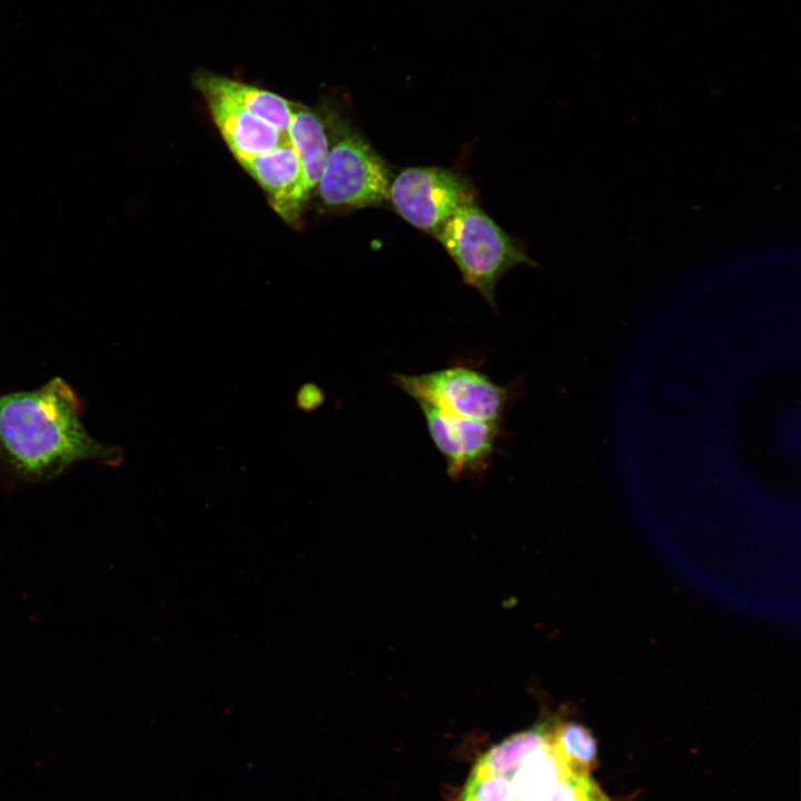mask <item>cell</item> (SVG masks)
Returning <instances> with one entry per match:
<instances>
[{"mask_svg":"<svg viewBox=\"0 0 801 801\" xmlns=\"http://www.w3.org/2000/svg\"><path fill=\"white\" fill-rule=\"evenodd\" d=\"M73 388L52 377L31 390L0 394V461L23 482L50 481L71 465H117L122 452L89 434Z\"/></svg>","mask_w":801,"mask_h":801,"instance_id":"1","label":"cell"},{"mask_svg":"<svg viewBox=\"0 0 801 801\" xmlns=\"http://www.w3.org/2000/svg\"><path fill=\"white\" fill-rule=\"evenodd\" d=\"M458 801H611L554 744L550 723L520 731L474 763Z\"/></svg>","mask_w":801,"mask_h":801,"instance_id":"2","label":"cell"},{"mask_svg":"<svg viewBox=\"0 0 801 801\" xmlns=\"http://www.w3.org/2000/svg\"><path fill=\"white\" fill-rule=\"evenodd\" d=\"M446 250L465 285L496 310L495 289L512 268L536 263L523 245L472 200L458 208L434 237Z\"/></svg>","mask_w":801,"mask_h":801,"instance_id":"3","label":"cell"},{"mask_svg":"<svg viewBox=\"0 0 801 801\" xmlns=\"http://www.w3.org/2000/svg\"><path fill=\"white\" fill-rule=\"evenodd\" d=\"M327 160L316 187L322 202L335 210H357L387 205L393 167L366 137L337 123Z\"/></svg>","mask_w":801,"mask_h":801,"instance_id":"4","label":"cell"},{"mask_svg":"<svg viewBox=\"0 0 801 801\" xmlns=\"http://www.w3.org/2000/svg\"><path fill=\"white\" fill-rule=\"evenodd\" d=\"M477 192L467 177L437 166L407 167L395 172L387 205L406 222L433 237Z\"/></svg>","mask_w":801,"mask_h":801,"instance_id":"5","label":"cell"},{"mask_svg":"<svg viewBox=\"0 0 801 801\" xmlns=\"http://www.w3.org/2000/svg\"><path fill=\"white\" fill-rule=\"evenodd\" d=\"M393 382L417 404L483 422L500 423L507 403L503 386L463 365L416 375L394 374Z\"/></svg>","mask_w":801,"mask_h":801,"instance_id":"6","label":"cell"},{"mask_svg":"<svg viewBox=\"0 0 801 801\" xmlns=\"http://www.w3.org/2000/svg\"><path fill=\"white\" fill-rule=\"evenodd\" d=\"M428 434L453 479L484 472L495 451L500 423L453 415L418 403Z\"/></svg>","mask_w":801,"mask_h":801,"instance_id":"7","label":"cell"},{"mask_svg":"<svg viewBox=\"0 0 801 801\" xmlns=\"http://www.w3.org/2000/svg\"><path fill=\"white\" fill-rule=\"evenodd\" d=\"M238 162L265 190L279 216L288 221L297 218L309 194L299 159L289 142Z\"/></svg>","mask_w":801,"mask_h":801,"instance_id":"8","label":"cell"},{"mask_svg":"<svg viewBox=\"0 0 801 801\" xmlns=\"http://www.w3.org/2000/svg\"><path fill=\"white\" fill-rule=\"evenodd\" d=\"M236 160L268 152L288 141L274 126L254 116L229 98L209 89H197Z\"/></svg>","mask_w":801,"mask_h":801,"instance_id":"9","label":"cell"},{"mask_svg":"<svg viewBox=\"0 0 801 801\" xmlns=\"http://www.w3.org/2000/svg\"><path fill=\"white\" fill-rule=\"evenodd\" d=\"M192 81L196 89H209L229 98L287 137L291 100L270 90L210 71L196 72Z\"/></svg>","mask_w":801,"mask_h":801,"instance_id":"10","label":"cell"},{"mask_svg":"<svg viewBox=\"0 0 801 801\" xmlns=\"http://www.w3.org/2000/svg\"><path fill=\"white\" fill-rule=\"evenodd\" d=\"M287 137L299 159L306 190L310 196L316 190L330 147L329 135L320 113L293 101Z\"/></svg>","mask_w":801,"mask_h":801,"instance_id":"11","label":"cell"},{"mask_svg":"<svg viewBox=\"0 0 801 801\" xmlns=\"http://www.w3.org/2000/svg\"><path fill=\"white\" fill-rule=\"evenodd\" d=\"M551 736L560 752L581 772L591 773L596 765L597 748L592 733L575 722L550 724Z\"/></svg>","mask_w":801,"mask_h":801,"instance_id":"12","label":"cell"}]
</instances>
